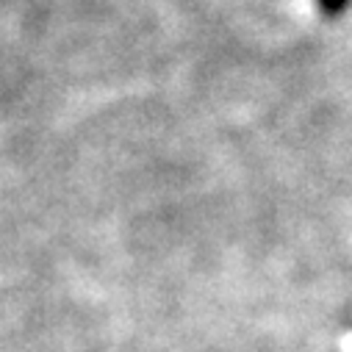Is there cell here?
<instances>
[{"label":"cell","mask_w":352,"mask_h":352,"mask_svg":"<svg viewBox=\"0 0 352 352\" xmlns=\"http://www.w3.org/2000/svg\"><path fill=\"white\" fill-rule=\"evenodd\" d=\"M338 349H341V352H352V333H346V336L338 341Z\"/></svg>","instance_id":"cell-1"}]
</instances>
